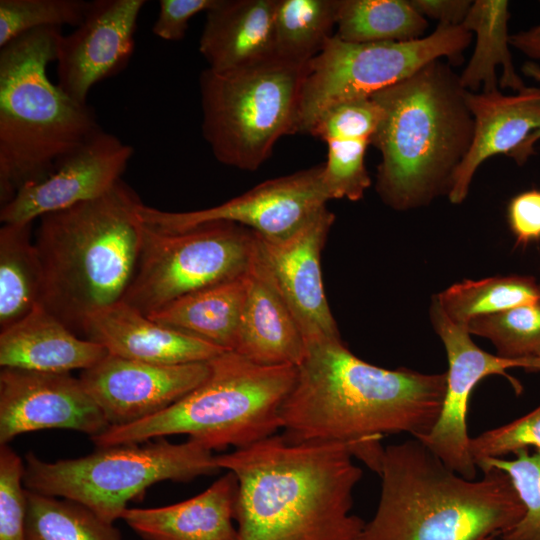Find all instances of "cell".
Segmentation results:
<instances>
[{
    "mask_svg": "<svg viewBox=\"0 0 540 540\" xmlns=\"http://www.w3.org/2000/svg\"><path fill=\"white\" fill-rule=\"evenodd\" d=\"M339 442H291L272 435L216 456L238 481L237 540H358L351 513L362 469Z\"/></svg>",
    "mask_w": 540,
    "mask_h": 540,
    "instance_id": "obj_2",
    "label": "cell"
},
{
    "mask_svg": "<svg viewBox=\"0 0 540 540\" xmlns=\"http://www.w3.org/2000/svg\"><path fill=\"white\" fill-rule=\"evenodd\" d=\"M445 314L465 325L474 318L540 302L538 280L532 276H495L465 280L435 295Z\"/></svg>",
    "mask_w": 540,
    "mask_h": 540,
    "instance_id": "obj_29",
    "label": "cell"
},
{
    "mask_svg": "<svg viewBox=\"0 0 540 540\" xmlns=\"http://www.w3.org/2000/svg\"><path fill=\"white\" fill-rule=\"evenodd\" d=\"M530 447L540 453V405L524 416L470 440V452L476 466L482 460L505 458Z\"/></svg>",
    "mask_w": 540,
    "mask_h": 540,
    "instance_id": "obj_37",
    "label": "cell"
},
{
    "mask_svg": "<svg viewBox=\"0 0 540 540\" xmlns=\"http://www.w3.org/2000/svg\"><path fill=\"white\" fill-rule=\"evenodd\" d=\"M217 0H160L159 13L152 31L167 41L184 38L189 21L200 12H207Z\"/></svg>",
    "mask_w": 540,
    "mask_h": 540,
    "instance_id": "obj_38",
    "label": "cell"
},
{
    "mask_svg": "<svg viewBox=\"0 0 540 540\" xmlns=\"http://www.w3.org/2000/svg\"><path fill=\"white\" fill-rule=\"evenodd\" d=\"M91 1L0 0V48L32 30L64 25L77 27Z\"/></svg>",
    "mask_w": 540,
    "mask_h": 540,
    "instance_id": "obj_34",
    "label": "cell"
},
{
    "mask_svg": "<svg viewBox=\"0 0 540 540\" xmlns=\"http://www.w3.org/2000/svg\"><path fill=\"white\" fill-rule=\"evenodd\" d=\"M523 74L533 79L539 84L540 88V63L527 61L521 68ZM540 140V129L533 133L515 157V162L518 165H523L531 155L535 154V145Z\"/></svg>",
    "mask_w": 540,
    "mask_h": 540,
    "instance_id": "obj_42",
    "label": "cell"
},
{
    "mask_svg": "<svg viewBox=\"0 0 540 540\" xmlns=\"http://www.w3.org/2000/svg\"><path fill=\"white\" fill-rule=\"evenodd\" d=\"M133 154L131 145L99 130L47 177L21 187L1 206V222L33 223L45 214L105 195L122 180Z\"/></svg>",
    "mask_w": 540,
    "mask_h": 540,
    "instance_id": "obj_17",
    "label": "cell"
},
{
    "mask_svg": "<svg viewBox=\"0 0 540 540\" xmlns=\"http://www.w3.org/2000/svg\"><path fill=\"white\" fill-rule=\"evenodd\" d=\"M247 286L234 352L266 366L303 361L307 344L290 307L255 253L247 272Z\"/></svg>",
    "mask_w": 540,
    "mask_h": 540,
    "instance_id": "obj_21",
    "label": "cell"
},
{
    "mask_svg": "<svg viewBox=\"0 0 540 540\" xmlns=\"http://www.w3.org/2000/svg\"><path fill=\"white\" fill-rule=\"evenodd\" d=\"M532 371H540V358L533 359Z\"/></svg>",
    "mask_w": 540,
    "mask_h": 540,
    "instance_id": "obj_43",
    "label": "cell"
},
{
    "mask_svg": "<svg viewBox=\"0 0 540 540\" xmlns=\"http://www.w3.org/2000/svg\"><path fill=\"white\" fill-rule=\"evenodd\" d=\"M324 164L266 180L242 195L210 208L169 212L137 206L142 223L164 232H178L214 221L242 225L268 239L285 238L330 200L323 181Z\"/></svg>",
    "mask_w": 540,
    "mask_h": 540,
    "instance_id": "obj_12",
    "label": "cell"
},
{
    "mask_svg": "<svg viewBox=\"0 0 540 540\" xmlns=\"http://www.w3.org/2000/svg\"><path fill=\"white\" fill-rule=\"evenodd\" d=\"M108 351L82 338L42 306L0 331V366L38 372L86 370Z\"/></svg>",
    "mask_w": 540,
    "mask_h": 540,
    "instance_id": "obj_24",
    "label": "cell"
},
{
    "mask_svg": "<svg viewBox=\"0 0 540 540\" xmlns=\"http://www.w3.org/2000/svg\"><path fill=\"white\" fill-rule=\"evenodd\" d=\"M62 34L57 27L32 30L0 50L1 206L102 129L93 107L48 77Z\"/></svg>",
    "mask_w": 540,
    "mask_h": 540,
    "instance_id": "obj_6",
    "label": "cell"
},
{
    "mask_svg": "<svg viewBox=\"0 0 540 540\" xmlns=\"http://www.w3.org/2000/svg\"><path fill=\"white\" fill-rule=\"evenodd\" d=\"M276 6L277 0H217L199 41L208 69L224 73L273 56Z\"/></svg>",
    "mask_w": 540,
    "mask_h": 540,
    "instance_id": "obj_23",
    "label": "cell"
},
{
    "mask_svg": "<svg viewBox=\"0 0 540 540\" xmlns=\"http://www.w3.org/2000/svg\"><path fill=\"white\" fill-rule=\"evenodd\" d=\"M51 428L93 437L109 424L80 379L70 373L2 368L0 445L24 433Z\"/></svg>",
    "mask_w": 540,
    "mask_h": 540,
    "instance_id": "obj_16",
    "label": "cell"
},
{
    "mask_svg": "<svg viewBox=\"0 0 540 540\" xmlns=\"http://www.w3.org/2000/svg\"><path fill=\"white\" fill-rule=\"evenodd\" d=\"M255 245V232L233 222L178 232L141 222L137 266L122 301L149 316L192 292L245 275Z\"/></svg>",
    "mask_w": 540,
    "mask_h": 540,
    "instance_id": "obj_11",
    "label": "cell"
},
{
    "mask_svg": "<svg viewBox=\"0 0 540 540\" xmlns=\"http://www.w3.org/2000/svg\"><path fill=\"white\" fill-rule=\"evenodd\" d=\"M510 45L528 57L529 61L540 63V23L510 35Z\"/></svg>",
    "mask_w": 540,
    "mask_h": 540,
    "instance_id": "obj_41",
    "label": "cell"
},
{
    "mask_svg": "<svg viewBox=\"0 0 540 540\" xmlns=\"http://www.w3.org/2000/svg\"><path fill=\"white\" fill-rule=\"evenodd\" d=\"M472 36L462 25L442 24L428 36L404 42L349 43L333 35L308 63L296 133L309 134L330 107L370 97L435 60L460 63Z\"/></svg>",
    "mask_w": 540,
    "mask_h": 540,
    "instance_id": "obj_10",
    "label": "cell"
},
{
    "mask_svg": "<svg viewBox=\"0 0 540 540\" xmlns=\"http://www.w3.org/2000/svg\"><path fill=\"white\" fill-rule=\"evenodd\" d=\"M477 468H497L506 473L524 507L521 519L500 539L540 540V453L522 449L512 459L482 460Z\"/></svg>",
    "mask_w": 540,
    "mask_h": 540,
    "instance_id": "obj_35",
    "label": "cell"
},
{
    "mask_svg": "<svg viewBox=\"0 0 540 540\" xmlns=\"http://www.w3.org/2000/svg\"><path fill=\"white\" fill-rule=\"evenodd\" d=\"M31 230L32 223L0 228V331L39 305L43 274Z\"/></svg>",
    "mask_w": 540,
    "mask_h": 540,
    "instance_id": "obj_27",
    "label": "cell"
},
{
    "mask_svg": "<svg viewBox=\"0 0 540 540\" xmlns=\"http://www.w3.org/2000/svg\"><path fill=\"white\" fill-rule=\"evenodd\" d=\"M334 220L325 206L285 238L255 233L257 257L294 314L307 346L341 339L321 273V253Z\"/></svg>",
    "mask_w": 540,
    "mask_h": 540,
    "instance_id": "obj_14",
    "label": "cell"
},
{
    "mask_svg": "<svg viewBox=\"0 0 540 540\" xmlns=\"http://www.w3.org/2000/svg\"><path fill=\"white\" fill-rule=\"evenodd\" d=\"M26 494L25 540H122L114 523L75 501Z\"/></svg>",
    "mask_w": 540,
    "mask_h": 540,
    "instance_id": "obj_31",
    "label": "cell"
},
{
    "mask_svg": "<svg viewBox=\"0 0 540 540\" xmlns=\"http://www.w3.org/2000/svg\"><path fill=\"white\" fill-rule=\"evenodd\" d=\"M340 0H277L275 54L309 62L333 36Z\"/></svg>",
    "mask_w": 540,
    "mask_h": 540,
    "instance_id": "obj_30",
    "label": "cell"
},
{
    "mask_svg": "<svg viewBox=\"0 0 540 540\" xmlns=\"http://www.w3.org/2000/svg\"><path fill=\"white\" fill-rule=\"evenodd\" d=\"M430 319L446 351L448 371L446 392L438 420L420 440L451 470L469 479L476 478L477 466L470 452L467 429L469 400L475 386L485 377L501 375L517 393L522 387L507 370L531 371L532 360H514L490 354L479 348L467 326L453 322L443 311L436 296L430 306Z\"/></svg>",
    "mask_w": 540,
    "mask_h": 540,
    "instance_id": "obj_13",
    "label": "cell"
},
{
    "mask_svg": "<svg viewBox=\"0 0 540 540\" xmlns=\"http://www.w3.org/2000/svg\"><path fill=\"white\" fill-rule=\"evenodd\" d=\"M507 221L517 245L540 241V189L513 196L507 206Z\"/></svg>",
    "mask_w": 540,
    "mask_h": 540,
    "instance_id": "obj_39",
    "label": "cell"
},
{
    "mask_svg": "<svg viewBox=\"0 0 540 540\" xmlns=\"http://www.w3.org/2000/svg\"><path fill=\"white\" fill-rule=\"evenodd\" d=\"M238 481L226 471L202 493L175 504L127 508L121 519L143 540H237Z\"/></svg>",
    "mask_w": 540,
    "mask_h": 540,
    "instance_id": "obj_22",
    "label": "cell"
},
{
    "mask_svg": "<svg viewBox=\"0 0 540 540\" xmlns=\"http://www.w3.org/2000/svg\"><path fill=\"white\" fill-rule=\"evenodd\" d=\"M25 464L7 444L0 445V540H25Z\"/></svg>",
    "mask_w": 540,
    "mask_h": 540,
    "instance_id": "obj_36",
    "label": "cell"
},
{
    "mask_svg": "<svg viewBox=\"0 0 540 540\" xmlns=\"http://www.w3.org/2000/svg\"><path fill=\"white\" fill-rule=\"evenodd\" d=\"M467 91L439 59L370 96L384 112L370 145L381 155L376 191L385 205L407 211L448 196L473 137Z\"/></svg>",
    "mask_w": 540,
    "mask_h": 540,
    "instance_id": "obj_3",
    "label": "cell"
},
{
    "mask_svg": "<svg viewBox=\"0 0 540 540\" xmlns=\"http://www.w3.org/2000/svg\"><path fill=\"white\" fill-rule=\"evenodd\" d=\"M495 540H501V539H500V538H497V539H495Z\"/></svg>",
    "mask_w": 540,
    "mask_h": 540,
    "instance_id": "obj_45",
    "label": "cell"
},
{
    "mask_svg": "<svg viewBox=\"0 0 540 540\" xmlns=\"http://www.w3.org/2000/svg\"><path fill=\"white\" fill-rule=\"evenodd\" d=\"M469 479L447 467L420 440L384 448L381 492L358 540H495L523 516L506 473Z\"/></svg>",
    "mask_w": 540,
    "mask_h": 540,
    "instance_id": "obj_4",
    "label": "cell"
},
{
    "mask_svg": "<svg viewBox=\"0 0 540 540\" xmlns=\"http://www.w3.org/2000/svg\"><path fill=\"white\" fill-rule=\"evenodd\" d=\"M209 365L207 379L178 402L144 420L109 427L92 442L106 447L187 435L213 451L241 449L280 429V410L296 366L259 365L234 351H224Z\"/></svg>",
    "mask_w": 540,
    "mask_h": 540,
    "instance_id": "obj_7",
    "label": "cell"
},
{
    "mask_svg": "<svg viewBox=\"0 0 540 540\" xmlns=\"http://www.w3.org/2000/svg\"><path fill=\"white\" fill-rule=\"evenodd\" d=\"M138 195L123 180L105 195L40 217L39 305L81 335L86 319L122 300L141 239Z\"/></svg>",
    "mask_w": 540,
    "mask_h": 540,
    "instance_id": "obj_5",
    "label": "cell"
},
{
    "mask_svg": "<svg viewBox=\"0 0 540 540\" xmlns=\"http://www.w3.org/2000/svg\"><path fill=\"white\" fill-rule=\"evenodd\" d=\"M466 100L473 116L474 129L469 150L458 166L448 198L462 203L469 192L476 170L487 159L504 154L512 159L540 129V88L528 87L506 95L467 91Z\"/></svg>",
    "mask_w": 540,
    "mask_h": 540,
    "instance_id": "obj_19",
    "label": "cell"
},
{
    "mask_svg": "<svg viewBox=\"0 0 540 540\" xmlns=\"http://www.w3.org/2000/svg\"><path fill=\"white\" fill-rule=\"evenodd\" d=\"M209 374V361L154 364L108 353L83 370L79 379L109 427H118L162 412L197 388Z\"/></svg>",
    "mask_w": 540,
    "mask_h": 540,
    "instance_id": "obj_15",
    "label": "cell"
},
{
    "mask_svg": "<svg viewBox=\"0 0 540 540\" xmlns=\"http://www.w3.org/2000/svg\"><path fill=\"white\" fill-rule=\"evenodd\" d=\"M308 63L274 54L229 72L202 71V134L219 162L255 171L282 136L296 133Z\"/></svg>",
    "mask_w": 540,
    "mask_h": 540,
    "instance_id": "obj_8",
    "label": "cell"
},
{
    "mask_svg": "<svg viewBox=\"0 0 540 540\" xmlns=\"http://www.w3.org/2000/svg\"><path fill=\"white\" fill-rule=\"evenodd\" d=\"M467 330L488 339L500 357L540 358V302L474 318L467 324Z\"/></svg>",
    "mask_w": 540,
    "mask_h": 540,
    "instance_id": "obj_32",
    "label": "cell"
},
{
    "mask_svg": "<svg viewBox=\"0 0 540 540\" xmlns=\"http://www.w3.org/2000/svg\"><path fill=\"white\" fill-rule=\"evenodd\" d=\"M538 285H539V289H540V279L538 280Z\"/></svg>",
    "mask_w": 540,
    "mask_h": 540,
    "instance_id": "obj_44",
    "label": "cell"
},
{
    "mask_svg": "<svg viewBox=\"0 0 540 540\" xmlns=\"http://www.w3.org/2000/svg\"><path fill=\"white\" fill-rule=\"evenodd\" d=\"M145 0H93L80 25L57 46V84L86 104L91 88L127 66Z\"/></svg>",
    "mask_w": 540,
    "mask_h": 540,
    "instance_id": "obj_18",
    "label": "cell"
},
{
    "mask_svg": "<svg viewBox=\"0 0 540 540\" xmlns=\"http://www.w3.org/2000/svg\"><path fill=\"white\" fill-rule=\"evenodd\" d=\"M221 469L212 451L188 439L174 444L164 439L98 447L91 454L54 462L34 453L25 456L24 486L39 494L75 501L105 521L121 519L131 500L151 485L171 480L187 482Z\"/></svg>",
    "mask_w": 540,
    "mask_h": 540,
    "instance_id": "obj_9",
    "label": "cell"
},
{
    "mask_svg": "<svg viewBox=\"0 0 540 540\" xmlns=\"http://www.w3.org/2000/svg\"><path fill=\"white\" fill-rule=\"evenodd\" d=\"M247 273L185 295L149 315L225 351H234L245 299Z\"/></svg>",
    "mask_w": 540,
    "mask_h": 540,
    "instance_id": "obj_25",
    "label": "cell"
},
{
    "mask_svg": "<svg viewBox=\"0 0 540 540\" xmlns=\"http://www.w3.org/2000/svg\"><path fill=\"white\" fill-rule=\"evenodd\" d=\"M413 7L425 18L442 25L459 26L464 22L473 1L470 0H410Z\"/></svg>",
    "mask_w": 540,
    "mask_h": 540,
    "instance_id": "obj_40",
    "label": "cell"
},
{
    "mask_svg": "<svg viewBox=\"0 0 540 540\" xmlns=\"http://www.w3.org/2000/svg\"><path fill=\"white\" fill-rule=\"evenodd\" d=\"M336 27L349 43L404 42L424 37L428 22L410 0H340Z\"/></svg>",
    "mask_w": 540,
    "mask_h": 540,
    "instance_id": "obj_28",
    "label": "cell"
},
{
    "mask_svg": "<svg viewBox=\"0 0 540 540\" xmlns=\"http://www.w3.org/2000/svg\"><path fill=\"white\" fill-rule=\"evenodd\" d=\"M506 0H475L462 26L476 36L473 54L459 75L461 85L470 92L483 87V92L498 89L496 68L501 67L499 86L514 93L527 88L516 72L510 50Z\"/></svg>",
    "mask_w": 540,
    "mask_h": 540,
    "instance_id": "obj_26",
    "label": "cell"
},
{
    "mask_svg": "<svg viewBox=\"0 0 540 540\" xmlns=\"http://www.w3.org/2000/svg\"><path fill=\"white\" fill-rule=\"evenodd\" d=\"M446 372L385 369L355 356L342 342L307 346L294 385L280 410L291 442H339L378 473L385 435L427 434L438 420Z\"/></svg>",
    "mask_w": 540,
    "mask_h": 540,
    "instance_id": "obj_1",
    "label": "cell"
},
{
    "mask_svg": "<svg viewBox=\"0 0 540 540\" xmlns=\"http://www.w3.org/2000/svg\"><path fill=\"white\" fill-rule=\"evenodd\" d=\"M328 147L323 181L331 199L359 201L371 185L365 155L371 138L330 134L321 138Z\"/></svg>",
    "mask_w": 540,
    "mask_h": 540,
    "instance_id": "obj_33",
    "label": "cell"
},
{
    "mask_svg": "<svg viewBox=\"0 0 540 540\" xmlns=\"http://www.w3.org/2000/svg\"><path fill=\"white\" fill-rule=\"evenodd\" d=\"M81 335L109 354L154 364L208 362L225 351L162 325L122 300L90 315Z\"/></svg>",
    "mask_w": 540,
    "mask_h": 540,
    "instance_id": "obj_20",
    "label": "cell"
}]
</instances>
